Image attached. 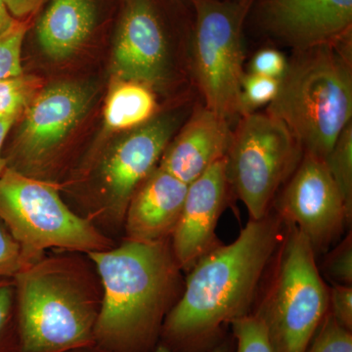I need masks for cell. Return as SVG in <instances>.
I'll use <instances>...</instances> for the list:
<instances>
[{
    "label": "cell",
    "instance_id": "obj_17",
    "mask_svg": "<svg viewBox=\"0 0 352 352\" xmlns=\"http://www.w3.org/2000/svg\"><path fill=\"white\" fill-rule=\"evenodd\" d=\"M95 7L91 0H52L38 25V38L48 57L73 55L91 34Z\"/></svg>",
    "mask_w": 352,
    "mask_h": 352
},
{
    "label": "cell",
    "instance_id": "obj_1",
    "mask_svg": "<svg viewBox=\"0 0 352 352\" xmlns=\"http://www.w3.org/2000/svg\"><path fill=\"white\" fill-rule=\"evenodd\" d=\"M281 240V224L251 220L237 239L217 245L191 268L182 298L164 318L163 346L175 352L212 339L226 323L249 314L266 265Z\"/></svg>",
    "mask_w": 352,
    "mask_h": 352
},
{
    "label": "cell",
    "instance_id": "obj_3",
    "mask_svg": "<svg viewBox=\"0 0 352 352\" xmlns=\"http://www.w3.org/2000/svg\"><path fill=\"white\" fill-rule=\"evenodd\" d=\"M351 38L294 51L266 113L288 129L302 154L326 161L352 119Z\"/></svg>",
    "mask_w": 352,
    "mask_h": 352
},
{
    "label": "cell",
    "instance_id": "obj_12",
    "mask_svg": "<svg viewBox=\"0 0 352 352\" xmlns=\"http://www.w3.org/2000/svg\"><path fill=\"white\" fill-rule=\"evenodd\" d=\"M113 64L120 80L162 88L170 74L163 25L151 0H126L113 46Z\"/></svg>",
    "mask_w": 352,
    "mask_h": 352
},
{
    "label": "cell",
    "instance_id": "obj_2",
    "mask_svg": "<svg viewBox=\"0 0 352 352\" xmlns=\"http://www.w3.org/2000/svg\"><path fill=\"white\" fill-rule=\"evenodd\" d=\"M87 256L103 293L94 347L101 352L154 351L178 267L166 240H126Z\"/></svg>",
    "mask_w": 352,
    "mask_h": 352
},
{
    "label": "cell",
    "instance_id": "obj_32",
    "mask_svg": "<svg viewBox=\"0 0 352 352\" xmlns=\"http://www.w3.org/2000/svg\"><path fill=\"white\" fill-rule=\"evenodd\" d=\"M15 20L9 12L6 0H0V36L11 27Z\"/></svg>",
    "mask_w": 352,
    "mask_h": 352
},
{
    "label": "cell",
    "instance_id": "obj_18",
    "mask_svg": "<svg viewBox=\"0 0 352 352\" xmlns=\"http://www.w3.org/2000/svg\"><path fill=\"white\" fill-rule=\"evenodd\" d=\"M157 111L153 88L132 80H119L109 94L104 118L110 131H129L154 119Z\"/></svg>",
    "mask_w": 352,
    "mask_h": 352
},
{
    "label": "cell",
    "instance_id": "obj_11",
    "mask_svg": "<svg viewBox=\"0 0 352 352\" xmlns=\"http://www.w3.org/2000/svg\"><path fill=\"white\" fill-rule=\"evenodd\" d=\"M177 126L175 116H156L124 136L104 157L102 187L113 221L124 222L132 196L157 168Z\"/></svg>",
    "mask_w": 352,
    "mask_h": 352
},
{
    "label": "cell",
    "instance_id": "obj_13",
    "mask_svg": "<svg viewBox=\"0 0 352 352\" xmlns=\"http://www.w3.org/2000/svg\"><path fill=\"white\" fill-rule=\"evenodd\" d=\"M264 29L294 51L351 38L352 0H264Z\"/></svg>",
    "mask_w": 352,
    "mask_h": 352
},
{
    "label": "cell",
    "instance_id": "obj_5",
    "mask_svg": "<svg viewBox=\"0 0 352 352\" xmlns=\"http://www.w3.org/2000/svg\"><path fill=\"white\" fill-rule=\"evenodd\" d=\"M0 220L19 245L25 267L50 249L87 254L113 248L90 220L65 205L53 185L12 168L0 175Z\"/></svg>",
    "mask_w": 352,
    "mask_h": 352
},
{
    "label": "cell",
    "instance_id": "obj_31",
    "mask_svg": "<svg viewBox=\"0 0 352 352\" xmlns=\"http://www.w3.org/2000/svg\"><path fill=\"white\" fill-rule=\"evenodd\" d=\"M15 124L16 122H13V120L0 122V175L7 168L6 161L3 157V148L6 146L7 136Z\"/></svg>",
    "mask_w": 352,
    "mask_h": 352
},
{
    "label": "cell",
    "instance_id": "obj_6",
    "mask_svg": "<svg viewBox=\"0 0 352 352\" xmlns=\"http://www.w3.org/2000/svg\"><path fill=\"white\" fill-rule=\"evenodd\" d=\"M274 283L258 314L276 352H307L330 298L307 238L289 224Z\"/></svg>",
    "mask_w": 352,
    "mask_h": 352
},
{
    "label": "cell",
    "instance_id": "obj_20",
    "mask_svg": "<svg viewBox=\"0 0 352 352\" xmlns=\"http://www.w3.org/2000/svg\"><path fill=\"white\" fill-rule=\"evenodd\" d=\"M329 173L352 215V122L342 131L325 161Z\"/></svg>",
    "mask_w": 352,
    "mask_h": 352
},
{
    "label": "cell",
    "instance_id": "obj_29",
    "mask_svg": "<svg viewBox=\"0 0 352 352\" xmlns=\"http://www.w3.org/2000/svg\"><path fill=\"white\" fill-rule=\"evenodd\" d=\"M332 316L347 330H352V287L337 284L329 292Z\"/></svg>",
    "mask_w": 352,
    "mask_h": 352
},
{
    "label": "cell",
    "instance_id": "obj_10",
    "mask_svg": "<svg viewBox=\"0 0 352 352\" xmlns=\"http://www.w3.org/2000/svg\"><path fill=\"white\" fill-rule=\"evenodd\" d=\"M279 210L307 238L315 254L326 249L351 219L325 161L307 154L282 193Z\"/></svg>",
    "mask_w": 352,
    "mask_h": 352
},
{
    "label": "cell",
    "instance_id": "obj_33",
    "mask_svg": "<svg viewBox=\"0 0 352 352\" xmlns=\"http://www.w3.org/2000/svg\"><path fill=\"white\" fill-rule=\"evenodd\" d=\"M153 352H173L171 351L170 349L168 347L163 346V344H159V346H156V349H154ZM208 352H229L228 347L226 346V344H221V346L214 347L212 351Z\"/></svg>",
    "mask_w": 352,
    "mask_h": 352
},
{
    "label": "cell",
    "instance_id": "obj_15",
    "mask_svg": "<svg viewBox=\"0 0 352 352\" xmlns=\"http://www.w3.org/2000/svg\"><path fill=\"white\" fill-rule=\"evenodd\" d=\"M229 120L199 104L160 160V168L189 185L212 164L224 159L230 147Z\"/></svg>",
    "mask_w": 352,
    "mask_h": 352
},
{
    "label": "cell",
    "instance_id": "obj_19",
    "mask_svg": "<svg viewBox=\"0 0 352 352\" xmlns=\"http://www.w3.org/2000/svg\"><path fill=\"white\" fill-rule=\"evenodd\" d=\"M41 87V78L24 73L0 80V122H17Z\"/></svg>",
    "mask_w": 352,
    "mask_h": 352
},
{
    "label": "cell",
    "instance_id": "obj_4",
    "mask_svg": "<svg viewBox=\"0 0 352 352\" xmlns=\"http://www.w3.org/2000/svg\"><path fill=\"white\" fill-rule=\"evenodd\" d=\"M85 270L44 258L13 277L18 352H73L95 346L101 300Z\"/></svg>",
    "mask_w": 352,
    "mask_h": 352
},
{
    "label": "cell",
    "instance_id": "obj_24",
    "mask_svg": "<svg viewBox=\"0 0 352 352\" xmlns=\"http://www.w3.org/2000/svg\"><path fill=\"white\" fill-rule=\"evenodd\" d=\"M0 352H18L13 278H0Z\"/></svg>",
    "mask_w": 352,
    "mask_h": 352
},
{
    "label": "cell",
    "instance_id": "obj_22",
    "mask_svg": "<svg viewBox=\"0 0 352 352\" xmlns=\"http://www.w3.org/2000/svg\"><path fill=\"white\" fill-rule=\"evenodd\" d=\"M27 32L28 23L16 19L0 36V80L24 73L22 50Z\"/></svg>",
    "mask_w": 352,
    "mask_h": 352
},
{
    "label": "cell",
    "instance_id": "obj_23",
    "mask_svg": "<svg viewBox=\"0 0 352 352\" xmlns=\"http://www.w3.org/2000/svg\"><path fill=\"white\" fill-rule=\"evenodd\" d=\"M236 352H276L265 324L258 315L247 314L232 322Z\"/></svg>",
    "mask_w": 352,
    "mask_h": 352
},
{
    "label": "cell",
    "instance_id": "obj_21",
    "mask_svg": "<svg viewBox=\"0 0 352 352\" xmlns=\"http://www.w3.org/2000/svg\"><path fill=\"white\" fill-rule=\"evenodd\" d=\"M279 85V80L245 73L241 80L238 115L243 117L270 105L276 97Z\"/></svg>",
    "mask_w": 352,
    "mask_h": 352
},
{
    "label": "cell",
    "instance_id": "obj_26",
    "mask_svg": "<svg viewBox=\"0 0 352 352\" xmlns=\"http://www.w3.org/2000/svg\"><path fill=\"white\" fill-rule=\"evenodd\" d=\"M288 68V59L281 51L263 48L252 56L247 73L281 80Z\"/></svg>",
    "mask_w": 352,
    "mask_h": 352
},
{
    "label": "cell",
    "instance_id": "obj_7",
    "mask_svg": "<svg viewBox=\"0 0 352 352\" xmlns=\"http://www.w3.org/2000/svg\"><path fill=\"white\" fill-rule=\"evenodd\" d=\"M254 0H192L196 13L193 71L204 105L238 115L244 71L243 27Z\"/></svg>",
    "mask_w": 352,
    "mask_h": 352
},
{
    "label": "cell",
    "instance_id": "obj_27",
    "mask_svg": "<svg viewBox=\"0 0 352 352\" xmlns=\"http://www.w3.org/2000/svg\"><path fill=\"white\" fill-rule=\"evenodd\" d=\"M24 267L19 245L0 220V278H13Z\"/></svg>",
    "mask_w": 352,
    "mask_h": 352
},
{
    "label": "cell",
    "instance_id": "obj_30",
    "mask_svg": "<svg viewBox=\"0 0 352 352\" xmlns=\"http://www.w3.org/2000/svg\"><path fill=\"white\" fill-rule=\"evenodd\" d=\"M44 0H6L9 12L15 19L24 20L43 4Z\"/></svg>",
    "mask_w": 352,
    "mask_h": 352
},
{
    "label": "cell",
    "instance_id": "obj_14",
    "mask_svg": "<svg viewBox=\"0 0 352 352\" xmlns=\"http://www.w3.org/2000/svg\"><path fill=\"white\" fill-rule=\"evenodd\" d=\"M226 157L188 185L182 214L173 234V254L178 267L189 270L217 247L215 229L226 205Z\"/></svg>",
    "mask_w": 352,
    "mask_h": 352
},
{
    "label": "cell",
    "instance_id": "obj_34",
    "mask_svg": "<svg viewBox=\"0 0 352 352\" xmlns=\"http://www.w3.org/2000/svg\"><path fill=\"white\" fill-rule=\"evenodd\" d=\"M73 352H101L96 349V347H91V349H82V351H76Z\"/></svg>",
    "mask_w": 352,
    "mask_h": 352
},
{
    "label": "cell",
    "instance_id": "obj_8",
    "mask_svg": "<svg viewBox=\"0 0 352 352\" xmlns=\"http://www.w3.org/2000/svg\"><path fill=\"white\" fill-rule=\"evenodd\" d=\"M302 157L288 129L270 113L240 118L226 155L227 179L252 220L268 214L278 188Z\"/></svg>",
    "mask_w": 352,
    "mask_h": 352
},
{
    "label": "cell",
    "instance_id": "obj_25",
    "mask_svg": "<svg viewBox=\"0 0 352 352\" xmlns=\"http://www.w3.org/2000/svg\"><path fill=\"white\" fill-rule=\"evenodd\" d=\"M307 352H352L351 331L342 327L329 314Z\"/></svg>",
    "mask_w": 352,
    "mask_h": 352
},
{
    "label": "cell",
    "instance_id": "obj_28",
    "mask_svg": "<svg viewBox=\"0 0 352 352\" xmlns=\"http://www.w3.org/2000/svg\"><path fill=\"white\" fill-rule=\"evenodd\" d=\"M328 274L332 276L338 284L352 285V241L351 234L342 241L329 256L326 263Z\"/></svg>",
    "mask_w": 352,
    "mask_h": 352
},
{
    "label": "cell",
    "instance_id": "obj_16",
    "mask_svg": "<svg viewBox=\"0 0 352 352\" xmlns=\"http://www.w3.org/2000/svg\"><path fill=\"white\" fill-rule=\"evenodd\" d=\"M187 189L188 185L157 166L129 201L124 219L126 240L154 243L171 236Z\"/></svg>",
    "mask_w": 352,
    "mask_h": 352
},
{
    "label": "cell",
    "instance_id": "obj_9",
    "mask_svg": "<svg viewBox=\"0 0 352 352\" xmlns=\"http://www.w3.org/2000/svg\"><path fill=\"white\" fill-rule=\"evenodd\" d=\"M90 103L85 88L58 83L41 90L23 113L19 131L3 150L7 168L27 175L43 168L80 122Z\"/></svg>",
    "mask_w": 352,
    "mask_h": 352
}]
</instances>
